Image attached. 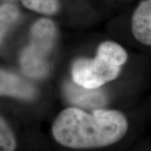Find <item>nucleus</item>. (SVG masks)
I'll return each instance as SVG.
<instances>
[{"label":"nucleus","mask_w":151,"mask_h":151,"mask_svg":"<svg viewBox=\"0 0 151 151\" xmlns=\"http://www.w3.org/2000/svg\"><path fill=\"white\" fill-rule=\"evenodd\" d=\"M132 31L140 43L151 45V0L141 2L132 18Z\"/></svg>","instance_id":"423d86ee"},{"label":"nucleus","mask_w":151,"mask_h":151,"mask_svg":"<svg viewBox=\"0 0 151 151\" xmlns=\"http://www.w3.org/2000/svg\"><path fill=\"white\" fill-rule=\"evenodd\" d=\"M56 28L48 19H41L33 24L30 43L22 52L23 71L32 78H41L49 71V54L55 43Z\"/></svg>","instance_id":"7ed1b4c3"},{"label":"nucleus","mask_w":151,"mask_h":151,"mask_svg":"<svg viewBox=\"0 0 151 151\" xmlns=\"http://www.w3.org/2000/svg\"><path fill=\"white\" fill-rule=\"evenodd\" d=\"M19 10L15 5L6 4L0 6V45L9 29L19 20Z\"/></svg>","instance_id":"0eeeda50"},{"label":"nucleus","mask_w":151,"mask_h":151,"mask_svg":"<svg viewBox=\"0 0 151 151\" xmlns=\"http://www.w3.org/2000/svg\"><path fill=\"white\" fill-rule=\"evenodd\" d=\"M63 92L70 103L86 109H98L108 103L107 95L99 87L87 88L68 81L64 85Z\"/></svg>","instance_id":"20e7f679"},{"label":"nucleus","mask_w":151,"mask_h":151,"mask_svg":"<svg viewBox=\"0 0 151 151\" xmlns=\"http://www.w3.org/2000/svg\"><path fill=\"white\" fill-rule=\"evenodd\" d=\"M127 59V52L120 45L105 41L99 45L94 59L81 58L73 63V81L87 88H98L118 77Z\"/></svg>","instance_id":"f03ea898"},{"label":"nucleus","mask_w":151,"mask_h":151,"mask_svg":"<svg viewBox=\"0 0 151 151\" xmlns=\"http://www.w3.org/2000/svg\"><path fill=\"white\" fill-rule=\"evenodd\" d=\"M16 148V139L10 128L0 116V151H12Z\"/></svg>","instance_id":"1a4fd4ad"},{"label":"nucleus","mask_w":151,"mask_h":151,"mask_svg":"<svg viewBox=\"0 0 151 151\" xmlns=\"http://www.w3.org/2000/svg\"><path fill=\"white\" fill-rule=\"evenodd\" d=\"M128 127L124 114L119 111L98 108L88 113L69 108L55 119L52 134L59 144L69 148H99L120 140Z\"/></svg>","instance_id":"f257e3e1"},{"label":"nucleus","mask_w":151,"mask_h":151,"mask_svg":"<svg viewBox=\"0 0 151 151\" xmlns=\"http://www.w3.org/2000/svg\"><path fill=\"white\" fill-rule=\"evenodd\" d=\"M36 95L35 87L19 76L0 69V96H9L25 100Z\"/></svg>","instance_id":"39448f33"},{"label":"nucleus","mask_w":151,"mask_h":151,"mask_svg":"<svg viewBox=\"0 0 151 151\" xmlns=\"http://www.w3.org/2000/svg\"><path fill=\"white\" fill-rule=\"evenodd\" d=\"M29 9L44 14H53L59 9L58 0H21Z\"/></svg>","instance_id":"6e6552de"}]
</instances>
